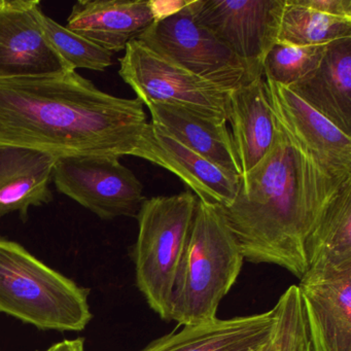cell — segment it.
<instances>
[{"label": "cell", "instance_id": "obj_1", "mask_svg": "<svg viewBox=\"0 0 351 351\" xmlns=\"http://www.w3.org/2000/svg\"><path fill=\"white\" fill-rule=\"evenodd\" d=\"M141 100L98 89L77 71L0 81V145L55 157H134L149 125Z\"/></svg>", "mask_w": 351, "mask_h": 351}, {"label": "cell", "instance_id": "obj_2", "mask_svg": "<svg viewBox=\"0 0 351 351\" xmlns=\"http://www.w3.org/2000/svg\"><path fill=\"white\" fill-rule=\"evenodd\" d=\"M275 118V117H274ZM272 149L254 169L241 174L237 194L219 206L244 261L272 264L301 278L308 270L306 241L345 182L328 176L295 147L278 121Z\"/></svg>", "mask_w": 351, "mask_h": 351}, {"label": "cell", "instance_id": "obj_3", "mask_svg": "<svg viewBox=\"0 0 351 351\" xmlns=\"http://www.w3.org/2000/svg\"><path fill=\"white\" fill-rule=\"evenodd\" d=\"M243 263L221 209L198 199L172 291L170 320L186 326L217 318L219 304L237 281Z\"/></svg>", "mask_w": 351, "mask_h": 351}, {"label": "cell", "instance_id": "obj_4", "mask_svg": "<svg viewBox=\"0 0 351 351\" xmlns=\"http://www.w3.org/2000/svg\"><path fill=\"white\" fill-rule=\"evenodd\" d=\"M0 311L42 330H83L92 319L87 291L3 238Z\"/></svg>", "mask_w": 351, "mask_h": 351}, {"label": "cell", "instance_id": "obj_5", "mask_svg": "<svg viewBox=\"0 0 351 351\" xmlns=\"http://www.w3.org/2000/svg\"><path fill=\"white\" fill-rule=\"evenodd\" d=\"M198 198L191 191L145 199L133 247L136 285L152 310L170 322V301Z\"/></svg>", "mask_w": 351, "mask_h": 351}, {"label": "cell", "instance_id": "obj_6", "mask_svg": "<svg viewBox=\"0 0 351 351\" xmlns=\"http://www.w3.org/2000/svg\"><path fill=\"white\" fill-rule=\"evenodd\" d=\"M136 40L162 58L229 91L260 77L196 21L190 0L178 13L154 22Z\"/></svg>", "mask_w": 351, "mask_h": 351}, {"label": "cell", "instance_id": "obj_7", "mask_svg": "<svg viewBox=\"0 0 351 351\" xmlns=\"http://www.w3.org/2000/svg\"><path fill=\"white\" fill-rule=\"evenodd\" d=\"M119 75L147 106L173 104L219 122H228L229 90L162 58L141 40L129 42Z\"/></svg>", "mask_w": 351, "mask_h": 351}, {"label": "cell", "instance_id": "obj_8", "mask_svg": "<svg viewBox=\"0 0 351 351\" xmlns=\"http://www.w3.org/2000/svg\"><path fill=\"white\" fill-rule=\"evenodd\" d=\"M57 191L102 219H136L143 186L114 156L59 157L53 170Z\"/></svg>", "mask_w": 351, "mask_h": 351}, {"label": "cell", "instance_id": "obj_9", "mask_svg": "<svg viewBox=\"0 0 351 351\" xmlns=\"http://www.w3.org/2000/svg\"><path fill=\"white\" fill-rule=\"evenodd\" d=\"M283 5L285 0H190L196 21L256 75L277 43Z\"/></svg>", "mask_w": 351, "mask_h": 351}, {"label": "cell", "instance_id": "obj_10", "mask_svg": "<svg viewBox=\"0 0 351 351\" xmlns=\"http://www.w3.org/2000/svg\"><path fill=\"white\" fill-rule=\"evenodd\" d=\"M265 79V77H264ZM269 101L289 141L339 182L351 180V136L291 89L265 79Z\"/></svg>", "mask_w": 351, "mask_h": 351}, {"label": "cell", "instance_id": "obj_11", "mask_svg": "<svg viewBox=\"0 0 351 351\" xmlns=\"http://www.w3.org/2000/svg\"><path fill=\"white\" fill-rule=\"evenodd\" d=\"M40 5L36 0H0V81L73 71L47 40L36 16Z\"/></svg>", "mask_w": 351, "mask_h": 351}, {"label": "cell", "instance_id": "obj_12", "mask_svg": "<svg viewBox=\"0 0 351 351\" xmlns=\"http://www.w3.org/2000/svg\"><path fill=\"white\" fill-rule=\"evenodd\" d=\"M297 285L313 351H351V268L309 269Z\"/></svg>", "mask_w": 351, "mask_h": 351}, {"label": "cell", "instance_id": "obj_13", "mask_svg": "<svg viewBox=\"0 0 351 351\" xmlns=\"http://www.w3.org/2000/svg\"><path fill=\"white\" fill-rule=\"evenodd\" d=\"M134 157L171 172L204 202L228 206L237 194L240 178L191 151L152 122L143 132Z\"/></svg>", "mask_w": 351, "mask_h": 351}, {"label": "cell", "instance_id": "obj_14", "mask_svg": "<svg viewBox=\"0 0 351 351\" xmlns=\"http://www.w3.org/2000/svg\"><path fill=\"white\" fill-rule=\"evenodd\" d=\"M274 320V307L254 315L217 317L160 337L141 351H258L268 340Z\"/></svg>", "mask_w": 351, "mask_h": 351}, {"label": "cell", "instance_id": "obj_15", "mask_svg": "<svg viewBox=\"0 0 351 351\" xmlns=\"http://www.w3.org/2000/svg\"><path fill=\"white\" fill-rule=\"evenodd\" d=\"M228 124L242 174L246 173L266 158L276 138L264 75L228 93Z\"/></svg>", "mask_w": 351, "mask_h": 351}, {"label": "cell", "instance_id": "obj_16", "mask_svg": "<svg viewBox=\"0 0 351 351\" xmlns=\"http://www.w3.org/2000/svg\"><path fill=\"white\" fill-rule=\"evenodd\" d=\"M154 22L145 0H80L71 10L66 28L116 54Z\"/></svg>", "mask_w": 351, "mask_h": 351}, {"label": "cell", "instance_id": "obj_17", "mask_svg": "<svg viewBox=\"0 0 351 351\" xmlns=\"http://www.w3.org/2000/svg\"><path fill=\"white\" fill-rule=\"evenodd\" d=\"M57 157L28 147L0 145V217L52 202L53 170Z\"/></svg>", "mask_w": 351, "mask_h": 351}, {"label": "cell", "instance_id": "obj_18", "mask_svg": "<svg viewBox=\"0 0 351 351\" xmlns=\"http://www.w3.org/2000/svg\"><path fill=\"white\" fill-rule=\"evenodd\" d=\"M156 126L227 173L240 178L239 160L228 122H219L173 104H147Z\"/></svg>", "mask_w": 351, "mask_h": 351}, {"label": "cell", "instance_id": "obj_19", "mask_svg": "<svg viewBox=\"0 0 351 351\" xmlns=\"http://www.w3.org/2000/svg\"><path fill=\"white\" fill-rule=\"evenodd\" d=\"M289 89L351 136V38L328 45L319 66Z\"/></svg>", "mask_w": 351, "mask_h": 351}, {"label": "cell", "instance_id": "obj_20", "mask_svg": "<svg viewBox=\"0 0 351 351\" xmlns=\"http://www.w3.org/2000/svg\"><path fill=\"white\" fill-rule=\"evenodd\" d=\"M308 270L351 268V180L324 208L306 241Z\"/></svg>", "mask_w": 351, "mask_h": 351}, {"label": "cell", "instance_id": "obj_21", "mask_svg": "<svg viewBox=\"0 0 351 351\" xmlns=\"http://www.w3.org/2000/svg\"><path fill=\"white\" fill-rule=\"evenodd\" d=\"M351 38V19L332 17L285 0L277 43L291 46H326Z\"/></svg>", "mask_w": 351, "mask_h": 351}, {"label": "cell", "instance_id": "obj_22", "mask_svg": "<svg viewBox=\"0 0 351 351\" xmlns=\"http://www.w3.org/2000/svg\"><path fill=\"white\" fill-rule=\"evenodd\" d=\"M36 16L51 46L73 71H104L112 66V53L57 23L43 12L40 5Z\"/></svg>", "mask_w": 351, "mask_h": 351}, {"label": "cell", "instance_id": "obj_23", "mask_svg": "<svg viewBox=\"0 0 351 351\" xmlns=\"http://www.w3.org/2000/svg\"><path fill=\"white\" fill-rule=\"evenodd\" d=\"M328 47H299L276 43L265 57L263 75L277 85L291 87L319 66Z\"/></svg>", "mask_w": 351, "mask_h": 351}, {"label": "cell", "instance_id": "obj_24", "mask_svg": "<svg viewBox=\"0 0 351 351\" xmlns=\"http://www.w3.org/2000/svg\"><path fill=\"white\" fill-rule=\"evenodd\" d=\"M295 3L324 15L351 19V0H295Z\"/></svg>", "mask_w": 351, "mask_h": 351}, {"label": "cell", "instance_id": "obj_25", "mask_svg": "<svg viewBox=\"0 0 351 351\" xmlns=\"http://www.w3.org/2000/svg\"><path fill=\"white\" fill-rule=\"evenodd\" d=\"M155 21L165 19L184 9L188 0H149Z\"/></svg>", "mask_w": 351, "mask_h": 351}, {"label": "cell", "instance_id": "obj_26", "mask_svg": "<svg viewBox=\"0 0 351 351\" xmlns=\"http://www.w3.org/2000/svg\"><path fill=\"white\" fill-rule=\"evenodd\" d=\"M46 351H85L84 340L82 338L75 339V340H64L53 345Z\"/></svg>", "mask_w": 351, "mask_h": 351}, {"label": "cell", "instance_id": "obj_27", "mask_svg": "<svg viewBox=\"0 0 351 351\" xmlns=\"http://www.w3.org/2000/svg\"><path fill=\"white\" fill-rule=\"evenodd\" d=\"M298 351H313L312 350L311 341H310V339L309 340L306 341V342L300 347V349Z\"/></svg>", "mask_w": 351, "mask_h": 351}]
</instances>
